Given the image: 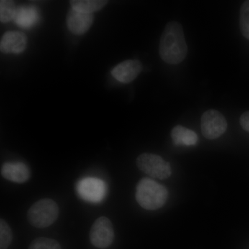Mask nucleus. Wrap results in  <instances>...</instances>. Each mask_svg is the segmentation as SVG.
Here are the masks:
<instances>
[{"label": "nucleus", "mask_w": 249, "mask_h": 249, "mask_svg": "<svg viewBox=\"0 0 249 249\" xmlns=\"http://www.w3.org/2000/svg\"><path fill=\"white\" fill-rule=\"evenodd\" d=\"M240 124L242 128L249 132V111H246L241 116Z\"/></svg>", "instance_id": "19"}, {"label": "nucleus", "mask_w": 249, "mask_h": 249, "mask_svg": "<svg viewBox=\"0 0 249 249\" xmlns=\"http://www.w3.org/2000/svg\"><path fill=\"white\" fill-rule=\"evenodd\" d=\"M107 1L104 0H73L70 1L72 9L83 14H91L102 9Z\"/></svg>", "instance_id": "14"}, {"label": "nucleus", "mask_w": 249, "mask_h": 249, "mask_svg": "<svg viewBox=\"0 0 249 249\" xmlns=\"http://www.w3.org/2000/svg\"><path fill=\"white\" fill-rule=\"evenodd\" d=\"M168 191L163 185L149 178L141 179L136 188V199L142 209L155 211L164 206Z\"/></svg>", "instance_id": "2"}, {"label": "nucleus", "mask_w": 249, "mask_h": 249, "mask_svg": "<svg viewBox=\"0 0 249 249\" xmlns=\"http://www.w3.org/2000/svg\"><path fill=\"white\" fill-rule=\"evenodd\" d=\"M201 127L205 138L214 140L225 133L227 121L222 113L215 109H209L201 116Z\"/></svg>", "instance_id": "5"}, {"label": "nucleus", "mask_w": 249, "mask_h": 249, "mask_svg": "<svg viewBox=\"0 0 249 249\" xmlns=\"http://www.w3.org/2000/svg\"><path fill=\"white\" fill-rule=\"evenodd\" d=\"M77 193L84 200L98 203L103 200L106 194V183L94 178H87L80 180L76 186Z\"/></svg>", "instance_id": "7"}, {"label": "nucleus", "mask_w": 249, "mask_h": 249, "mask_svg": "<svg viewBox=\"0 0 249 249\" xmlns=\"http://www.w3.org/2000/svg\"><path fill=\"white\" fill-rule=\"evenodd\" d=\"M16 5L13 1L1 0L0 1V19L1 22H8L14 19L16 13Z\"/></svg>", "instance_id": "15"}, {"label": "nucleus", "mask_w": 249, "mask_h": 249, "mask_svg": "<svg viewBox=\"0 0 249 249\" xmlns=\"http://www.w3.org/2000/svg\"><path fill=\"white\" fill-rule=\"evenodd\" d=\"M171 137L175 145L186 146L196 145L199 139L197 134L194 131L181 125H177L174 127L171 132Z\"/></svg>", "instance_id": "13"}, {"label": "nucleus", "mask_w": 249, "mask_h": 249, "mask_svg": "<svg viewBox=\"0 0 249 249\" xmlns=\"http://www.w3.org/2000/svg\"><path fill=\"white\" fill-rule=\"evenodd\" d=\"M89 240L91 245L98 249H107L112 245L114 231L109 219L100 217L95 221L90 230Z\"/></svg>", "instance_id": "6"}, {"label": "nucleus", "mask_w": 249, "mask_h": 249, "mask_svg": "<svg viewBox=\"0 0 249 249\" xmlns=\"http://www.w3.org/2000/svg\"><path fill=\"white\" fill-rule=\"evenodd\" d=\"M13 241V232L4 219L0 220V249H8Z\"/></svg>", "instance_id": "16"}, {"label": "nucleus", "mask_w": 249, "mask_h": 249, "mask_svg": "<svg viewBox=\"0 0 249 249\" xmlns=\"http://www.w3.org/2000/svg\"><path fill=\"white\" fill-rule=\"evenodd\" d=\"M93 21L92 14H83L71 9L67 15V25L73 34L82 35L89 30Z\"/></svg>", "instance_id": "11"}, {"label": "nucleus", "mask_w": 249, "mask_h": 249, "mask_svg": "<svg viewBox=\"0 0 249 249\" xmlns=\"http://www.w3.org/2000/svg\"><path fill=\"white\" fill-rule=\"evenodd\" d=\"M27 36L19 31L5 33L0 42V49L6 53H20L27 47Z\"/></svg>", "instance_id": "10"}, {"label": "nucleus", "mask_w": 249, "mask_h": 249, "mask_svg": "<svg viewBox=\"0 0 249 249\" xmlns=\"http://www.w3.org/2000/svg\"><path fill=\"white\" fill-rule=\"evenodd\" d=\"M142 71V65L139 60H127L116 65L111 71V75L118 81L127 84L136 79Z\"/></svg>", "instance_id": "8"}, {"label": "nucleus", "mask_w": 249, "mask_h": 249, "mask_svg": "<svg viewBox=\"0 0 249 249\" xmlns=\"http://www.w3.org/2000/svg\"><path fill=\"white\" fill-rule=\"evenodd\" d=\"M137 165L142 173L160 180L169 178L172 174L170 163L155 154L143 153L139 155Z\"/></svg>", "instance_id": "4"}, {"label": "nucleus", "mask_w": 249, "mask_h": 249, "mask_svg": "<svg viewBox=\"0 0 249 249\" xmlns=\"http://www.w3.org/2000/svg\"><path fill=\"white\" fill-rule=\"evenodd\" d=\"M39 18L40 16L36 7L24 6L17 8L14 20L19 27L28 29L35 25Z\"/></svg>", "instance_id": "12"}, {"label": "nucleus", "mask_w": 249, "mask_h": 249, "mask_svg": "<svg viewBox=\"0 0 249 249\" xmlns=\"http://www.w3.org/2000/svg\"><path fill=\"white\" fill-rule=\"evenodd\" d=\"M160 58L170 65H178L186 58L188 46L183 27L176 21H171L165 26L159 47Z\"/></svg>", "instance_id": "1"}, {"label": "nucleus", "mask_w": 249, "mask_h": 249, "mask_svg": "<svg viewBox=\"0 0 249 249\" xmlns=\"http://www.w3.org/2000/svg\"><path fill=\"white\" fill-rule=\"evenodd\" d=\"M240 27L242 35L249 40V0L244 1L241 6Z\"/></svg>", "instance_id": "17"}, {"label": "nucleus", "mask_w": 249, "mask_h": 249, "mask_svg": "<svg viewBox=\"0 0 249 249\" xmlns=\"http://www.w3.org/2000/svg\"><path fill=\"white\" fill-rule=\"evenodd\" d=\"M3 178L11 182L24 183L31 178L29 167L21 162H7L1 166Z\"/></svg>", "instance_id": "9"}, {"label": "nucleus", "mask_w": 249, "mask_h": 249, "mask_svg": "<svg viewBox=\"0 0 249 249\" xmlns=\"http://www.w3.org/2000/svg\"><path fill=\"white\" fill-rule=\"evenodd\" d=\"M59 208L53 199H40L36 201L27 212V219L29 224L37 229H45L50 227L58 219Z\"/></svg>", "instance_id": "3"}, {"label": "nucleus", "mask_w": 249, "mask_h": 249, "mask_svg": "<svg viewBox=\"0 0 249 249\" xmlns=\"http://www.w3.org/2000/svg\"><path fill=\"white\" fill-rule=\"evenodd\" d=\"M29 249H62L58 241L48 237H41L31 242Z\"/></svg>", "instance_id": "18"}]
</instances>
